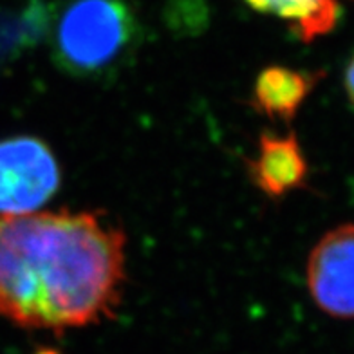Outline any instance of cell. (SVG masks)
<instances>
[{
	"instance_id": "6da1fadb",
	"label": "cell",
	"mask_w": 354,
	"mask_h": 354,
	"mask_svg": "<svg viewBox=\"0 0 354 354\" xmlns=\"http://www.w3.org/2000/svg\"><path fill=\"white\" fill-rule=\"evenodd\" d=\"M125 233L93 212L0 215V317L64 331L114 317Z\"/></svg>"
},
{
	"instance_id": "7a4b0ae2",
	"label": "cell",
	"mask_w": 354,
	"mask_h": 354,
	"mask_svg": "<svg viewBox=\"0 0 354 354\" xmlns=\"http://www.w3.org/2000/svg\"><path fill=\"white\" fill-rule=\"evenodd\" d=\"M138 37L125 0H69L53 22V60L71 76L98 78L122 66Z\"/></svg>"
},
{
	"instance_id": "3957f363",
	"label": "cell",
	"mask_w": 354,
	"mask_h": 354,
	"mask_svg": "<svg viewBox=\"0 0 354 354\" xmlns=\"http://www.w3.org/2000/svg\"><path fill=\"white\" fill-rule=\"evenodd\" d=\"M60 167L42 140L0 141V215L37 214L60 187Z\"/></svg>"
},
{
	"instance_id": "277c9868",
	"label": "cell",
	"mask_w": 354,
	"mask_h": 354,
	"mask_svg": "<svg viewBox=\"0 0 354 354\" xmlns=\"http://www.w3.org/2000/svg\"><path fill=\"white\" fill-rule=\"evenodd\" d=\"M308 288L324 313L354 318V224L331 230L313 248Z\"/></svg>"
},
{
	"instance_id": "5b68a950",
	"label": "cell",
	"mask_w": 354,
	"mask_h": 354,
	"mask_svg": "<svg viewBox=\"0 0 354 354\" xmlns=\"http://www.w3.org/2000/svg\"><path fill=\"white\" fill-rule=\"evenodd\" d=\"M250 179L268 197H282L302 187L308 176V161L295 136L264 134L259 154L248 163Z\"/></svg>"
},
{
	"instance_id": "8992f818",
	"label": "cell",
	"mask_w": 354,
	"mask_h": 354,
	"mask_svg": "<svg viewBox=\"0 0 354 354\" xmlns=\"http://www.w3.org/2000/svg\"><path fill=\"white\" fill-rule=\"evenodd\" d=\"M317 76L282 66L266 67L253 85V107L271 120L291 122L317 84Z\"/></svg>"
},
{
	"instance_id": "52a82bcc",
	"label": "cell",
	"mask_w": 354,
	"mask_h": 354,
	"mask_svg": "<svg viewBox=\"0 0 354 354\" xmlns=\"http://www.w3.org/2000/svg\"><path fill=\"white\" fill-rule=\"evenodd\" d=\"M253 10L286 20L306 42L327 35L338 20L336 0H246Z\"/></svg>"
},
{
	"instance_id": "ba28073f",
	"label": "cell",
	"mask_w": 354,
	"mask_h": 354,
	"mask_svg": "<svg viewBox=\"0 0 354 354\" xmlns=\"http://www.w3.org/2000/svg\"><path fill=\"white\" fill-rule=\"evenodd\" d=\"M345 91H347V96H349L354 107V56L351 58L347 69H345Z\"/></svg>"
}]
</instances>
